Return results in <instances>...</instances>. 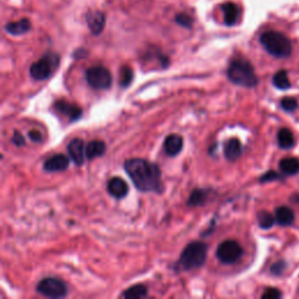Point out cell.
I'll return each mask as SVG.
<instances>
[{
  "label": "cell",
  "instance_id": "27",
  "mask_svg": "<svg viewBox=\"0 0 299 299\" xmlns=\"http://www.w3.org/2000/svg\"><path fill=\"white\" fill-rule=\"evenodd\" d=\"M281 108L285 110L286 112H292L298 108L297 100L293 97H284L281 101Z\"/></svg>",
  "mask_w": 299,
  "mask_h": 299
},
{
  "label": "cell",
  "instance_id": "19",
  "mask_svg": "<svg viewBox=\"0 0 299 299\" xmlns=\"http://www.w3.org/2000/svg\"><path fill=\"white\" fill-rule=\"evenodd\" d=\"M32 25L28 19H21L19 21L10 22L5 26V31L12 35H22L31 31Z\"/></svg>",
  "mask_w": 299,
  "mask_h": 299
},
{
  "label": "cell",
  "instance_id": "2",
  "mask_svg": "<svg viewBox=\"0 0 299 299\" xmlns=\"http://www.w3.org/2000/svg\"><path fill=\"white\" fill-rule=\"evenodd\" d=\"M227 76L232 83L240 87L254 88L259 83L251 63L244 59L233 60L228 67Z\"/></svg>",
  "mask_w": 299,
  "mask_h": 299
},
{
  "label": "cell",
  "instance_id": "4",
  "mask_svg": "<svg viewBox=\"0 0 299 299\" xmlns=\"http://www.w3.org/2000/svg\"><path fill=\"white\" fill-rule=\"evenodd\" d=\"M208 245L203 242H191L183 249L179 260V267L191 271L199 269L206 263Z\"/></svg>",
  "mask_w": 299,
  "mask_h": 299
},
{
  "label": "cell",
  "instance_id": "17",
  "mask_svg": "<svg viewBox=\"0 0 299 299\" xmlns=\"http://www.w3.org/2000/svg\"><path fill=\"white\" fill-rule=\"evenodd\" d=\"M275 219L276 222L280 224V226H291L294 222V213L290 207L286 206H281L276 208L275 211Z\"/></svg>",
  "mask_w": 299,
  "mask_h": 299
},
{
  "label": "cell",
  "instance_id": "3",
  "mask_svg": "<svg viewBox=\"0 0 299 299\" xmlns=\"http://www.w3.org/2000/svg\"><path fill=\"white\" fill-rule=\"evenodd\" d=\"M260 41L262 46L264 47L270 55L278 57V59H284L289 57L292 53V44L288 36H285L283 33L269 31L261 35Z\"/></svg>",
  "mask_w": 299,
  "mask_h": 299
},
{
  "label": "cell",
  "instance_id": "21",
  "mask_svg": "<svg viewBox=\"0 0 299 299\" xmlns=\"http://www.w3.org/2000/svg\"><path fill=\"white\" fill-rule=\"evenodd\" d=\"M280 169L286 175H294L299 172V159L289 157L280 162Z\"/></svg>",
  "mask_w": 299,
  "mask_h": 299
},
{
  "label": "cell",
  "instance_id": "8",
  "mask_svg": "<svg viewBox=\"0 0 299 299\" xmlns=\"http://www.w3.org/2000/svg\"><path fill=\"white\" fill-rule=\"evenodd\" d=\"M243 255V249L234 240L223 241L216 249V256L224 264H233Z\"/></svg>",
  "mask_w": 299,
  "mask_h": 299
},
{
  "label": "cell",
  "instance_id": "20",
  "mask_svg": "<svg viewBox=\"0 0 299 299\" xmlns=\"http://www.w3.org/2000/svg\"><path fill=\"white\" fill-rule=\"evenodd\" d=\"M210 191L207 190H194L192 192L191 195H190V199L187 200V206L190 207H199V206H202L207 202L208 198H210Z\"/></svg>",
  "mask_w": 299,
  "mask_h": 299
},
{
  "label": "cell",
  "instance_id": "11",
  "mask_svg": "<svg viewBox=\"0 0 299 299\" xmlns=\"http://www.w3.org/2000/svg\"><path fill=\"white\" fill-rule=\"evenodd\" d=\"M55 108L57 111L65 114V116L69 118V121H72V122L79 121L82 117V109L80 108V106L76 104H73L68 101L61 100V101L55 102Z\"/></svg>",
  "mask_w": 299,
  "mask_h": 299
},
{
  "label": "cell",
  "instance_id": "13",
  "mask_svg": "<svg viewBox=\"0 0 299 299\" xmlns=\"http://www.w3.org/2000/svg\"><path fill=\"white\" fill-rule=\"evenodd\" d=\"M183 147V139L180 134L172 133L169 134L165 138V142H164V150L165 152L170 155V157H175L180 152H181Z\"/></svg>",
  "mask_w": 299,
  "mask_h": 299
},
{
  "label": "cell",
  "instance_id": "29",
  "mask_svg": "<svg viewBox=\"0 0 299 299\" xmlns=\"http://www.w3.org/2000/svg\"><path fill=\"white\" fill-rule=\"evenodd\" d=\"M282 297V292L278 289L275 288H269L262 294V298L263 299H278Z\"/></svg>",
  "mask_w": 299,
  "mask_h": 299
},
{
  "label": "cell",
  "instance_id": "22",
  "mask_svg": "<svg viewBox=\"0 0 299 299\" xmlns=\"http://www.w3.org/2000/svg\"><path fill=\"white\" fill-rule=\"evenodd\" d=\"M278 145L284 150H290L294 146V137L289 129H281L277 133Z\"/></svg>",
  "mask_w": 299,
  "mask_h": 299
},
{
  "label": "cell",
  "instance_id": "15",
  "mask_svg": "<svg viewBox=\"0 0 299 299\" xmlns=\"http://www.w3.org/2000/svg\"><path fill=\"white\" fill-rule=\"evenodd\" d=\"M242 144L237 138H231L229 141L226 142L224 144V157H226L228 160L234 162L236 159H239L242 154Z\"/></svg>",
  "mask_w": 299,
  "mask_h": 299
},
{
  "label": "cell",
  "instance_id": "12",
  "mask_svg": "<svg viewBox=\"0 0 299 299\" xmlns=\"http://www.w3.org/2000/svg\"><path fill=\"white\" fill-rule=\"evenodd\" d=\"M108 192L114 199H123L129 193V186L124 179L113 177L108 182Z\"/></svg>",
  "mask_w": 299,
  "mask_h": 299
},
{
  "label": "cell",
  "instance_id": "28",
  "mask_svg": "<svg viewBox=\"0 0 299 299\" xmlns=\"http://www.w3.org/2000/svg\"><path fill=\"white\" fill-rule=\"evenodd\" d=\"M175 21H177L178 25L180 26L185 27V28H191L193 26V18L191 15L185 14V13H180L177 16H175Z\"/></svg>",
  "mask_w": 299,
  "mask_h": 299
},
{
  "label": "cell",
  "instance_id": "18",
  "mask_svg": "<svg viewBox=\"0 0 299 299\" xmlns=\"http://www.w3.org/2000/svg\"><path fill=\"white\" fill-rule=\"evenodd\" d=\"M106 145L104 142L102 141H91L85 145V158L89 160L96 159L98 157H102L105 153Z\"/></svg>",
  "mask_w": 299,
  "mask_h": 299
},
{
  "label": "cell",
  "instance_id": "9",
  "mask_svg": "<svg viewBox=\"0 0 299 299\" xmlns=\"http://www.w3.org/2000/svg\"><path fill=\"white\" fill-rule=\"evenodd\" d=\"M69 158L72 159L76 166H82L84 163L85 157V146L84 142L81 138H75L69 143L67 146Z\"/></svg>",
  "mask_w": 299,
  "mask_h": 299
},
{
  "label": "cell",
  "instance_id": "33",
  "mask_svg": "<svg viewBox=\"0 0 299 299\" xmlns=\"http://www.w3.org/2000/svg\"><path fill=\"white\" fill-rule=\"evenodd\" d=\"M28 137H30V139L32 142H35V143H40L43 139L42 133H41L40 131H38V130L30 131V133H28Z\"/></svg>",
  "mask_w": 299,
  "mask_h": 299
},
{
  "label": "cell",
  "instance_id": "26",
  "mask_svg": "<svg viewBox=\"0 0 299 299\" xmlns=\"http://www.w3.org/2000/svg\"><path fill=\"white\" fill-rule=\"evenodd\" d=\"M257 220H259V224L262 229H269L275 224V216L270 214L269 212L262 211L257 215Z\"/></svg>",
  "mask_w": 299,
  "mask_h": 299
},
{
  "label": "cell",
  "instance_id": "24",
  "mask_svg": "<svg viewBox=\"0 0 299 299\" xmlns=\"http://www.w3.org/2000/svg\"><path fill=\"white\" fill-rule=\"evenodd\" d=\"M147 296V289L145 285L136 284L131 288L126 289L124 292L121 294L122 298H144Z\"/></svg>",
  "mask_w": 299,
  "mask_h": 299
},
{
  "label": "cell",
  "instance_id": "6",
  "mask_svg": "<svg viewBox=\"0 0 299 299\" xmlns=\"http://www.w3.org/2000/svg\"><path fill=\"white\" fill-rule=\"evenodd\" d=\"M36 291L47 298H63L68 294V286L60 278L47 277L39 282Z\"/></svg>",
  "mask_w": 299,
  "mask_h": 299
},
{
  "label": "cell",
  "instance_id": "10",
  "mask_svg": "<svg viewBox=\"0 0 299 299\" xmlns=\"http://www.w3.org/2000/svg\"><path fill=\"white\" fill-rule=\"evenodd\" d=\"M72 159L67 157L65 154L59 153L55 154L47 159L46 162L43 163V170L47 172H61L67 170L69 167V164H71Z\"/></svg>",
  "mask_w": 299,
  "mask_h": 299
},
{
  "label": "cell",
  "instance_id": "30",
  "mask_svg": "<svg viewBox=\"0 0 299 299\" xmlns=\"http://www.w3.org/2000/svg\"><path fill=\"white\" fill-rule=\"evenodd\" d=\"M285 268H286L285 262L284 261H278V262H276L275 264L271 265V269H270V270H271L272 275L280 276V275H282V273H283Z\"/></svg>",
  "mask_w": 299,
  "mask_h": 299
},
{
  "label": "cell",
  "instance_id": "23",
  "mask_svg": "<svg viewBox=\"0 0 299 299\" xmlns=\"http://www.w3.org/2000/svg\"><path fill=\"white\" fill-rule=\"evenodd\" d=\"M272 84L280 90H286L291 87V82L289 80L288 72L286 71L277 72L272 77Z\"/></svg>",
  "mask_w": 299,
  "mask_h": 299
},
{
  "label": "cell",
  "instance_id": "16",
  "mask_svg": "<svg viewBox=\"0 0 299 299\" xmlns=\"http://www.w3.org/2000/svg\"><path fill=\"white\" fill-rule=\"evenodd\" d=\"M221 10L223 12V19L224 24L227 26H233L237 22L240 16V10L239 7L236 6L234 3H224L222 6H221Z\"/></svg>",
  "mask_w": 299,
  "mask_h": 299
},
{
  "label": "cell",
  "instance_id": "1",
  "mask_svg": "<svg viewBox=\"0 0 299 299\" xmlns=\"http://www.w3.org/2000/svg\"><path fill=\"white\" fill-rule=\"evenodd\" d=\"M124 170L132 180L134 187L142 192L162 193V171L157 164L142 158L128 159Z\"/></svg>",
  "mask_w": 299,
  "mask_h": 299
},
{
  "label": "cell",
  "instance_id": "31",
  "mask_svg": "<svg viewBox=\"0 0 299 299\" xmlns=\"http://www.w3.org/2000/svg\"><path fill=\"white\" fill-rule=\"evenodd\" d=\"M11 142L13 143V144L15 146H18V147L25 146V144H26V141H25V137L22 136L21 133L19 132V131H16V130L14 131L13 136H12V138H11Z\"/></svg>",
  "mask_w": 299,
  "mask_h": 299
},
{
  "label": "cell",
  "instance_id": "7",
  "mask_svg": "<svg viewBox=\"0 0 299 299\" xmlns=\"http://www.w3.org/2000/svg\"><path fill=\"white\" fill-rule=\"evenodd\" d=\"M85 79L90 87L96 90L109 89L112 84V76L105 67L96 65V67L89 68L85 72Z\"/></svg>",
  "mask_w": 299,
  "mask_h": 299
},
{
  "label": "cell",
  "instance_id": "32",
  "mask_svg": "<svg viewBox=\"0 0 299 299\" xmlns=\"http://www.w3.org/2000/svg\"><path fill=\"white\" fill-rule=\"evenodd\" d=\"M281 179V175L276 173V172L273 171H269L268 173H265L262 175V177L260 178V181L261 182H269V181H273V180H278Z\"/></svg>",
  "mask_w": 299,
  "mask_h": 299
},
{
  "label": "cell",
  "instance_id": "25",
  "mask_svg": "<svg viewBox=\"0 0 299 299\" xmlns=\"http://www.w3.org/2000/svg\"><path fill=\"white\" fill-rule=\"evenodd\" d=\"M133 71L128 65H124V67L121 68L120 72V84L123 88H128L129 85L132 83L133 81Z\"/></svg>",
  "mask_w": 299,
  "mask_h": 299
},
{
  "label": "cell",
  "instance_id": "14",
  "mask_svg": "<svg viewBox=\"0 0 299 299\" xmlns=\"http://www.w3.org/2000/svg\"><path fill=\"white\" fill-rule=\"evenodd\" d=\"M87 24L90 32H91L94 35L101 34L105 26V14L103 12L100 11L90 12L87 15Z\"/></svg>",
  "mask_w": 299,
  "mask_h": 299
},
{
  "label": "cell",
  "instance_id": "5",
  "mask_svg": "<svg viewBox=\"0 0 299 299\" xmlns=\"http://www.w3.org/2000/svg\"><path fill=\"white\" fill-rule=\"evenodd\" d=\"M60 64V56L56 53L49 52L40 60L33 63L30 68L32 79L36 81H44L54 74Z\"/></svg>",
  "mask_w": 299,
  "mask_h": 299
}]
</instances>
